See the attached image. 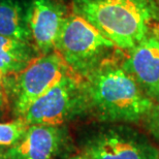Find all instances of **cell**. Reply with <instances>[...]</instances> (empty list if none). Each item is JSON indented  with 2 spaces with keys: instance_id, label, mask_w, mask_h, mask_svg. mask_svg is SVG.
<instances>
[{
  "instance_id": "6da1fadb",
  "label": "cell",
  "mask_w": 159,
  "mask_h": 159,
  "mask_svg": "<svg viewBox=\"0 0 159 159\" xmlns=\"http://www.w3.org/2000/svg\"><path fill=\"white\" fill-rule=\"evenodd\" d=\"M116 54L84 79L89 112L112 124H132L147 119L155 102L124 69Z\"/></svg>"
},
{
  "instance_id": "7a4b0ae2",
  "label": "cell",
  "mask_w": 159,
  "mask_h": 159,
  "mask_svg": "<svg viewBox=\"0 0 159 159\" xmlns=\"http://www.w3.org/2000/svg\"><path fill=\"white\" fill-rule=\"evenodd\" d=\"M71 11L122 51L134 48L159 22L158 6L152 0H72Z\"/></svg>"
},
{
  "instance_id": "3957f363",
  "label": "cell",
  "mask_w": 159,
  "mask_h": 159,
  "mask_svg": "<svg viewBox=\"0 0 159 159\" xmlns=\"http://www.w3.org/2000/svg\"><path fill=\"white\" fill-rule=\"evenodd\" d=\"M55 52L72 72L85 79L103 61L118 54L119 49L89 22L71 11L63 22Z\"/></svg>"
},
{
  "instance_id": "277c9868",
  "label": "cell",
  "mask_w": 159,
  "mask_h": 159,
  "mask_svg": "<svg viewBox=\"0 0 159 159\" xmlns=\"http://www.w3.org/2000/svg\"><path fill=\"white\" fill-rule=\"evenodd\" d=\"M89 112L84 79L67 72L31 104L23 118L29 125L63 126Z\"/></svg>"
},
{
  "instance_id": "5b68a950",
  "label": "cell",
  "mask_w": 159,
  "mask_h": 159,
  "mask_svg": "<svg viewBox=\"0 0 159 159\" xmlns=\"http://www.w3.org/2000/svg\"><path fill=\"white\" fill-rule=\"evenodd\" d=\"M84 155L88 159H159L150 139L126 124H114L96 133L87 143Z\"/></svg>"
},
{
  "instance_id": "8992f818",
  "label": "cell",
  "mask_w": 159,
  "mask_h": 159,
  "mask_svg": "<svg viewBox=\"0 0 159 159\" xmlns=\"http://www.w3.org/2000/svg\"><path fill=\"white\" fill-rule=\"evenodd\" d=\"M69 71L71 70L55 51L36 57L25 70L16 75L12 88L16 115L23 117L34 101Z\"/></svg>"
},
{
  "instance_id": "52a82bcc",
  "label": "cell",
  "mask_w": 159,
  "mask_h": 159,
  "mask_svg": "<svg viewBox=\"0 0 159 159\" xmlns=\"http://www.w3.org/2000/svg\"><path fill=\"white\" fill-rule=\"evenodd\" d=\"M69 139L63 126L29 125L25 135L2 154L4 159H62Z\"/></svg>"
},
{
  "instance_id": "ba28073f",
  "label": "cell",
  "mask_w": 159,
  "mask_h": 159,
  "mask_svg": "<svg viewBox=\"0 0 159 159\" xmlns=\"http://www.w3.org/2000/svg\"><path fill=\"white\" fill-rule=\"evenodd\" d=\"M68 12L59 0H29L26 20L31 41L41 55L55 51L57 39Z\"/></svg>"
},
{
  "instance_id": "9c48e42d",
  "label": "cell",
  "mask_w": 159,
  "mask_h": 159,
  "mask_svg": "<svg viewBox=\"0 0 159 159\" xmlns=\"http://www.w3.org/2000/svg\"><path fill=\"white\" fill-rule=\"evenodd\" d=\"M122 60L124 69L134 79L144 93L159 101V43L150 32Z\"/></svg>"
},
{
  "instance_id": "30bf717a",
  "label": "cell",
  "mask_w": 159,
  "mask_h": 159,
  "mask_svg": "<svg viewBox=\"0 0 159 159\" xmlns=\"http://www.w3.org/2000/svg\"><path fill=\"white\" fill-rule=\"evenodd\" d=\"M39 56L31 43L0 35V71L4 77L21 74Z\"/></svg>"
},
{
  "instance_id": "8fae6325",
  "label": "cell",
  "mask_w": 159,
  "mask_h": 159,
  "mask_svg": "<svg viewBox=\"0 0 159 159\" xmlns=\"http://www.w3.org/2000/svg\"><path fill=\"white\" fill-rule=\"evenodd\" d=\"M0 35L31 43L26 9L19 0H0Z\"/></svg>"
},
{
  "instance_id": "7c38bea8",
  "label": "cell",
  "mask_w": 159,
  "mask_h": 159,
  "mask_svg": "<svg viewBox=\"0 0 159 159\" xmlns=\"http://www.w3.org/2000/svg\"><path fill=\"white\" fill-rule=\"evenodd\" d=\"M28 127L29 124L23 117L9 122H0V147L15 146L25 135Z\"/></svg>"
},
{
  "instance_id": "4fadbf2b",
  "label": "cell",
  "mask_w": 159,
  "mask_h": 159,
  "mask_svg": "<svg viewBox=\"0 0 159 159\" xmlns=\"http://www.w3.org/2000/svg\"><path fill=\"white\" fill-rule=\"evenodd\" d=\"M152 119V126H154V129L156 131L158 138H159V104H155V107L153 112L149 117V119Z\"/></svg>"
},
{
  "instance_id": "5bb4252c",
  "label": "cell",
  "mask_w": 159,
  "mask_h": 159,
  "mask_svg": "<svg viewBox=\"0 0 159 159\" xmlns=\"http://www.w3.org/2000/svg\"><path fill=\"white\" fill-rule=\"evenodd\" d=\"M4 88H5V77L1 74V71H0V93L5 95Z\"/></svg>"
},
{
  "instance_id": "9a60e30c",
  "label": "cell",
  "mask_w": 159,
  "mask_h": 159,
  "mask_svg": "<svg viewBox=\"0 0 159 159\" xmlns=\"http://www.w3.org/2000/svg\"><path fill=\"white\" fill-rule=\"evenodd\" d=\"M152 33L154 34L155 36H156V39L158 40V43H159V22H157V23H155L153 25V27H152Z\"/></svg>"
},
{
  "instance_id": "2e32d148",
  "label": "cell",
  "mask_w": 159,
  "mask_h": 159,
  "mask_svg": "<svg viewBox=\"0 0 159 159\" xmlns=\"http://www.w3.org/2000/svg\"><path fill=\"white\" fill-rule=\"evenodd\" d=\"M4 103H5V95L0 93V112H1L2 109L4 107Z\"/></svg>"
},
{
  "instance_id": "e0dca14e",
  "label": "cell",
  "mask_w": 159,
  "mask_h": 159,
  "mask_svg": "<svg viewBox=\"0 0 159 159\" xmlns=\"http://www.w3.org/2000/svg\"><path fill=\"white\" fill-rule=\"evenodd\" d=\"M68 159H88V158L84 154H78V155H74V156H70Z\"/></svg>"
},
{
  "instance_id": "ac0fdd59",
  "label": "cell",
  "mask_w": 159,
  "mask_h": 159,
  "mask_svg": "<svg viewBox=\"0 0 159 159\" xmlns=\"http://www.w3.org/2000/svg\"><path fill=\"white\" fill-rule=\"evenodd\" d=\"M0 159H4V158H3V156H2L1 154H0Z\"/></svg>"
},
{
  "instance_id": "d6986e66",
  "label": "cell",
  "mask_w": 159,
  "mask_h": 159,
  "mask_svg": "<svg viewBox=\"0 0 159 159\" xmlns=\"http://www.w3.org/2000/svg\"><path fill=\"white\" fill-rule=\"evenodd\" d=\"M157 6H158V9H159V0H158V4H157Z\"/></svg>"
}]
</instances>
